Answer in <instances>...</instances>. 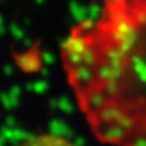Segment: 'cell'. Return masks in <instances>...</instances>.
<instances>
[{
    "label": "cell",
    "instance_id": "obj_1",
    "mask_svg": "<svg viewBox=\"0 0 146 146\" xmlns=\"http://www.w3.org/2000/svg\"><path fill=\"white\" fill-rule=\"evenodd\" d=\"M59 58L94 137L146 146V0H101L69 30Z\"/></svg>",
    "mask_w": 146,
    "mask_h": 146
},
{
    "label": "cell",
    "instance_id": "obj_2",
    "mask_svg": "<svg viewBox=\"0 0 146 146\" xmlns=\"http://www.w3.org/2000/svg\"><path fill=\"white\" fill-rule=\"evenodd\" d=\"M18 146H77L67 137L55 133H38L30 136Z\"/></svg>",
    "mask_w": 146,
    "mask_h": 146
}]
</instances>
